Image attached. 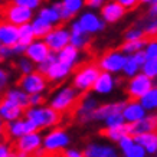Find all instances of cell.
<instances>
[{
    "label": "cell",
    "instance_id": "obj_1",
    "mask_svg": "<svg viewBox=\"0 0 157 157\" xmlns=\"http://www.w3.org/2000/svg\"><path fill=\"white\" fill-rule=\"evenodd\" d=\"M25 117L36 124V127L40 128H56V125L61 123L62 114L51 107V105H42L28 108L25 111Z\"/></svg>",
    "mask_w": 157,
    "mask_h": 157
},
{
    "label": "cell",
    "instance_id": "obj_2",
    "mask_svg": "<svg viewBox=\"0 0 157 157\" xmlns=\"http://www.w3.org/2000/svg\"><path fill=\"white\" fill-rule=\"evenodd\" d=\"M79 100H81L79 91L75 90L72 85H67L59 88L55 94H52L49 100V105L59 114H65L68 111H71L74 107H76Z\"/></svg>",
    "mask_w": 157,
    "mask_h": 157
},
{
    "label": "cell",
    "instance_id": "obj_3",
    "mask_svg": "<svg viewBox=\"0 0 157 157\" xmlns=\"http://www.w3.org/2000/svg\"><path fill=\"white\" fill-rule=\"evenodd\" d=\"M101 75V69L97 63H85L75 71L72 86L79 92H88L94 88L98 76Z\"/></svg>",
    "mask_w": 157,
    "mask_h": 157
},
{
    "label": "cell",
    "instance_id": "obj_4",
    "mask_svg": "<svg viewBox=\"0 0 157 157\" xmlns=\"http://www.w3.org/2000/svg\"><path fill=\"white\" fill-rule=\"evenodd\" d=\"M71 143V137L69 134L63 128H52L46 136L43 137L42 148L45 150L46 154H56L58 151H65L67 147Z\"/></svg>",
    "mask_w": 157,
    "mask_h": 157
},
{
    "label": "cell",
    "instance_id": "obj_5",
    "mask_svg": "<svg viewBox=\"0 0 157 157\" xmlns=\"http://www.w3.org/2000/svg\"><path fill=\"white\" fill-rule=\"evenodd\" d=\"M2 16H3L5 22H9V23L14 25L17 28H20V26H23L26 23H30L35 17L32 10L22 7L19 5H14L13 2L2 7Z\"/></svg>",
    "mask_w": 157,
    "mask_h": 157
},
{
    "label": "cell",
    "instance_id": "obj_6",
    "mask_svg": "<svg viewBox=\"0 0 157 157\" xmlns=\"http://www.w3.org/2000/svg\"><path fill=\"white\" fill-rule=\"evenodd\" d=\"M125 62H127V55H124L118 49H113V51L105 52L100 58V61L97 62V65L100 67L101 72H107V74L114 75V74L123 72Z\"/></svg>",
    "mask_w": 157,
    "mask_h": 157
},
{
    "label": "cell",
    "instance_id": "obj_7",
    "mask_svg": "<svg viewBox=\"0 0 157 157\" xmlns=\"http://www.w3.org/2000/svg\"><path fill=\"white\" fill-rule=\"evenodd\" d=\"M153 90V79L148 78L147 75H144L143 72L131 78L127 84V94H128V101L133 102H140L147 92Z\"/></svg>",
    "mask_w": 157,
    "mask_h": 157
},
{
    "label": "cell",
    "instance_id": "obj_8",
    "mask_svg": "<svg viewBox=\"0 0 157 157\" xmlns=\"http://www.w3.org/2000/svg\"><path fill=\"white\" fill-rule=\"evenodd\" d=\"M48 82L49 81L46 79V76L35 71L30 75L20 76V79L17 81V86L20 90H23L28 95H36V94H43L46 91Z\"/></svg>",
    "mask_w": 157,
    "mask_h": 157
},
{
    "label": "cell",
    "instance_id": "obj_9",
    "mask_svg": "<svg viewBox=\"0 0 157 157\" xmlns=\"http://www.w3.org/2000/svg\"><path fill=\"white\" fill-rule=\"evenodd\" d=\"M100 108V102L92 94H85L81 97L75 108V117L81 124H86L94 121V114Z\"/></svg>",
    "mask_w": 157,
    "mask_h": 157
},
{
    "label": "cell",
    "instance_id": "obj_10",
    "mask_svg": "<svg viewBox=\"0 0 157 157\" xmlns=\"http://www.w3.org/2000/svg\"><path fill=\"white\" fill-rule=\"evenodd\" d=\"M43 40L49 46L51 52L59 53L63 48H67L68 45H71V32L63 25H59V26H55L52 29V32Z\"/></svg>",
    "mask_w": 157,
    "mask_h": 157
},
{
    "label": "cell",
    "instance_id": "obj_11",
    "mask_svg": "<svg viewBox=\"0 0 157 157\" xmlns=\"http://www.w3.org/2000/svg\"><path fill=\"white\" fill-rule=\"evenodd\" d=\"M39 131V128L36 127V124L33 121L28 120L26 117L20 120H16L13 123H7L5 127V134L12 140H19L20 137H23L26 134H32Z\"/></svg>",
    "mask_w": 157,
    "mask_h": 157
},
{
    "label": "cell",
    "instance_id": "obj_12",
    "mask_svg": "<svg viewBox=\"0 0 157 157\" xmlns=\"http://www.w3.org/2000/svg\"><path fill=\"white\" fill-rule=\"evenodd\" d=\"M42 144H43V137L42 134L36 131V133H32V134H26L23 137H20L16 143H14V150H19V151H23L29 156L33 157L36 153L42 148Z\"/></svg>",
    "mask_w": 157,
    "mask_h": 157
},
{
    "label": "cell",
    "instance_id": "obj_13",
    "mask_svg": "<svg viewBox=\"0 0 157 157\" xmlns=\"http://www.w3.org/2000/svg\"><path fill=\"white\" fill-rule=\"evenodd\" d=\"M76 20L84 29V32H86L88 35H94L105 28V22L102 20V17H100L94 12H82Z\"/></svg>",
    "mask_w": 157,
    "mask_h": 157
},
{
    "label": "cell",
    "instance_id": "obj_14",
    "mask_svg": "<svg viewBox=\"0 0 157 157\" xmlns=\"http://www.w3.org/2000/svg\"><path fill=\"white\" fill-rule=\"evenodd\" d=\"M49 55H51V49L45 43L43 39H36L33 43H30L28 48H26V53H25V56L28 58V59H30L35 65L42 63Z\"/></svg>",
    "mask_w": 157,
    "mask_h": 157
},
{
    "label": "cell",
    "instance_id": "obj_15",
    "mask_svg": "<svg viewBox=\"0 0 157 157\" xmlns=\"http://www.w3.org/2000/svg\"><path fill=\"white\" fill-rule=\"evenodd\" d=\"M69 32H71V45L78 51L85 49L91 43V35L84 32L81 25L78 23V20H72L69 25Z\"/></svg>",
    "mask_w": 157,
    "mask_h": 157
},
{
    "label": "cell",
    "instance_id": "obj_16",
    "mask_svg": "<svg viewBox=\"0 0 157 157\" xmlns=\"http://www.w3.org/2000/svg\"><path fill=\"white\" fill-rule=\"evenodd\" d=\"M0 42L2 46L13 48L19 43V28L14 25L2 20L0 22Z\"/></svg>",
    "mask_w": 157,
    "mask_h": 157
},
{
    "label": "cell",
    "instance_id": "obj_17",
    "mask_svg": "<svg viewBox=\"0 0 157 157\" xmlns=\"http://www.w3.org/2000/svg\"><path fill=\"white\" fill-rule=\"evenodd\" d=\"M23 114H25V109H22L20 107L13 104V102H10L6 98L2 100V102H0V118L3 120L6 124L23 118Z\"/></svg>",
    "mask_w": 157,
    "mask_h": 157
},
{
    "label": "cell",
    "instance_id": "obj_18",
    "mask_svg": "<svg viewBox=\"0 0 157 157\" xmlns=\"http://www.w3.org/2000/svg\"><path fill=\"white\" fill-rule=\"evenodd\" d=\"M127 10L120 5V2H108L101 9V17L105 23H115L120 19H123Z\"/></svg>",
    "mask_w": 157,
    "mask_h": 157
},
{
    "label": "cell",
    "instance_id": "obj_19",
    "mask_svg": "<svg viewBox=\"0 0 157 157\" xmlns=\"http://www.w3.org/2000/svg\"><path fill=\"white\" fill-rule=\"evenodd\" d=\"M127 105V101H118V102H108V104L100 105V108L94 114V121H105L111 115L123 114L124 108Z\"/></svg>",
    "mask_w": 157,
    "mask_h": 157
},
{
    "label": "cell",
    "instance_id": "obj_20",
    "mask_svg": "<svg viewBox=\"0 0 157 157\" xmlns=\"http://www.w3.org/2000/svg\"><path fill=\"white\" fill-rule=\"evenodd\" d=\"M85 157H118V151L114 146L109 144H100V143H90L86 144Z\"/></svg>",
    "mask_w": 157,
    "mask_h": 157
},
{
    "label": "cell",
    "instance_id": "obj_21",
    "mask_svg": "<svg viewBox=\"0 0 157 157\" xmlns=\"http://www.w3.org/2000/svg\"><path fill=\"white\" fill-rule=\"evenodd\" d=\"M131 125V136H140V134H147V133H157V115H146L141 121Z\"/></svg>",
    "mask_w": 157,
    "mask_h": 157
},
{
    "label": "cell",
    "instance_id": "obj_22",
    "mask_svg": "<svg viewBox=\"0 0 157 157\" xmlns=\"http://www.w3.org/2000/svg\"><path fill=\"white\" fill-rule=\"evenodd\" d=\"M123 117L127 124L138 123L146 117V109L140 102H133V101H127V105L123 111Z\"/></svg>",
    "mask_w": 157,
    "mask_h": 157
},
{
    "label": "cell",
    "instance_id": "obj_23",
    "mask_svg": "<svg viewBox=\"0 0 157 157\" xmlns=\"http://www.w3.org/2000/svg\"><path fill=\"white\" fill-rule=\"evenodd\" d=\"M72 69H74V67H71V65H67V63H63V62L56 61L52 67H51V69L46 72L45 76H46V79H48L49 82H61L69 76Z\"/></svg>",
    "mask_w": 157,
    "mask_h": 157
},
{
    "label": "cell",
    "instance_id": "obj_24",
    "mask_svg": "<svg viewBox=\"0 0 157 157\" xmlns=\"http://www.w3.org/2000/svg\"><path fill=\"white\" fill-rule=\"evenodd\" d=\"M115 84H118V78L115 79L114 75L107 74V72H101V75L98 76V79H97L92 91H94L95 94L105 95V94H109L111 91L114 90Z\"/></svg>",
    "mask_w": 157,
    "mask_h": 157
},
{
    "label": "cell",
    "instance_id": "obj_25",
    "mask_svg": "<svg viewBox=\"0 0 157 157\" xmlns=\"http://www.w3.org/2000/svg\"><path fill=\"white\" fill-rule=\"evenodd\" d=\"M29 97H30V95H28L23 90H20L19 86L9 88V90L3 94V98L9 100L10 102L16 104L17 107H20L22 109H25V111L30 107V105H29Z\"/></svg>",
    "mask_w": 157,
    "mask_h": 157
},
{
    "label": "cell",
    "instance_id": "obj_26",
    "mask_svg": "<svg viewBox=\"0 0 157 157\" xmlns=\"http://www.w3.org/2000/svg\"><path fill=\"white\" fill-rule=\"evenodd\" d=\"M133 138L134 143L140 144L146 150V153H148V154H156L157 153V133L140 134V136H136Z\"/></svg>",
    "mask_w": 157,
    "mask_h": 157
},
{
    "label": "cell",
    "instance_id": "obj_27",
    "mask_svg": "<svg viewBox=\"0 0 157 157\" xmlns=\"http://www.w3.org/2000/svg\"><path fill=\"white\" fill-rule=\"evenodd\" d=\"M102 136H105L111 141L118 143L123 137L131 136V125L125 123L123 125H120V127H114V128H104L102 130Z\"/></svg>",
    "mask_w": 157,
    "mask_h": 157
},
{
    "label": "cell",
    "instance_id": "obj_28",
    "mask_svg": "<svg viewBox=\"0 0 157 157\" xmlns=\"http://www.w3.org/2000/svg\"><path fill=\"white\" fill-rule=\"evenodd\" d=\"M30 25H32V28H33L36 39H45L52 32V29L55 28V26H52L51 23H48L46 20H43L42 17H39V16H35L33 20L30 22Z\"/></svg>",
    "mask_w": 157,
    "mask_h": 157
},
{
    "label": "cell",
    "instance_id": "obj_29",
    "mask_svg": "<svg viewBox=\"0 0 157 157\" xmlns=\"http://www.w3.org/2000/svg\"><path fill=\"white\" fill-rule=\"evenodd\" d=\"M36 16L42 17L43 20H46V22H48V23H51L52 26H59V23L62 22L61 16H59V12H58L56 7H55L53 5L43 6V7H40Z\"/></svg>",
    "mask_w": 157,
    "mask_h": 157
},
{
    "label": "cell",
    "instance_id": "obj_30",
    "mask_svg": "<svg viewBox=\"0 0 157 157\" xmlns=\"http://www.w3.org/2000/svg\"><path fill=\"white\" fill-rule=\"evenodd\" d=\"M58 55V61L59 62H63L67 65H71V67L75 68L76 62L79 59V51L76 48H74L72 45H68L67 48H63Z\"/></svg>",
    "mask_w": 157,
    "mask_h": 157
},
{
    "label": "cell",
    "instance_id": "obj_31",
    "mask_svg": "<svg viewBox=\"0 0 157 157\" xmlns=\"http://www.w3.org/2000/svg\"><path fill=\"white\" fill-rule=\"evenodd\" d=\"M146 46H147V42L144 39H141V40H131V42H124L118 48V51H121L124 55L130 56V55H134V53L144 51Z\"/></svg>",
    "mask_w": 157,
    "mask_h": 157
},
{
    "label": "cell",
    "instance_id": "obj_32",
    "mask_svg": "<svg viewBox=\"0 0 157 157\" xmlns=\"http://www.w3.org/2000/svg\"><path fill=\"white\" fill-rule=\"evenodd\" d=\"M36 40V36H35L33 28L30 23H26L23 26L19 28V43H22L23 46L28 48L30 43H33Z\"/></svg>",
    "mask_w": 157,
    "mask_h": 157
},
{
    "label": "cell",
    "instance_id": "obj_33",
    "mask_svg": "<svg viewBox=\"0 0 157 157\" xmlns=\"http://www.w3.org/2000/svg\"><path fill=\"white\" fill-rule=\"evenodd\" d=\"M16 68H17L19 74H22V76L30 75V74H33V72L36 71V65H35L30 59H28L26 56H22V58L17 59V62H16Z\"/></svg>",
    "mask_w": 157,
    "mask_h": 157
},
{
    "label": "cell",
    "instance_id": "obj_34",
    "mask_svg": "<svg viewBox=\"0 0 157 157\" xmlns=\"http://www.w3.org/2000/svg\"><path fill=\"white\" fill-rule=\"evenodd\" d=\"M140 104L143 105V108L146 111H154L157 109V88H153L150 92H147L146 95L141 98Z\"/></svg>",
    "mask_w": 157,
    "mask_h": 157
},
{
    "label": "cell",
    "instance_id": "obj_35",
    "mask_svg": "<svg viewBox=\"0 0 157 157\" xmlns=\"http://www.w3.org/2000/svg\"><path fill=\"white\" fill-rule=\"evenodd\" d=\"M140 69H141V67L136 62V59L133 58V55L127 56V62H125V67H124V69H123L124 76H127V78L131 79V78H134L136 75L140 74V72H138Z\"/></svg>",
    "mask_w": 157,
    "mask_h": 157
},
{
    "label": "cell",
    "instance_id": "obj_36",
    "mask_svg": "<svg viewBox=\"0 0 157 157\" xmlns=\"http://www.w3.org/2000/svg\"><path fill=\"white\" fill-rule=\"evenodd\" d=\"M124 39L125 42H131V40H141L144 39V30L140 25H133L131 28H128L124 33Z\"/></svg>",
    "mask_w": 157,
    "mask_h": 157
},
{
    "label": "cell",
    "instance_id": "obj_37",
    "mask_svg": "<svg viewBox=\"0 0 157 157\" xmlns=\"http://www.w3.org/2000/svg\"><path fill=\"white\" fill-rule=\"evenodd\" d=\"M62 5L65 6V9H67L72 16H75V14H78L81 12V9L84 7V5H85V2H84V0H63Z\"/></svg>",
    "mask_w": 157,
    "mask_h": 157
},
{
    "label": "cell",
    "instance_id": "obj_38",
    "mask_svg": "<svg viewBox=\"0 0 157 157\" xmlns=\"http://www.w3.org/2000/svg\"><path fill=\"white\" fill-rule=\"evenodd\" d=\"M56 61H58V55H56V53H53V52H51V55H49V56L46 58L42 63L36 65V71L40 72L42 75H46V72L51 69V67H52Z\"/></svg>",
    "mask_w": 157,
    "mask_h": 157
},
{
    "label": "cell",
    "instance_id": "obj_39",
    "mask_svg": "<svg viewBox=\"0 0 157 157\" xmlns=\"http://www.w3.org/2000/svg\"><path fill=\"white\" fill-rule=\"evenodd\" d=\"M141 72L151 79L157 78V61H147L141 68Z\"/></svg>",
    "mask_w": 157,
    "mask_h": 157
},
{
    "label": "cell",
    "instance_id": "obj_40",
    "mask_svg": "<svg viewBox=\"0 0 157 157\" xmlns=\"http://www.w3.org/2000/svg\"><path fill=\"white\" fill-rule=\"evenodd\" d=\"M104 123H105V128H114V127H120V125L125 124V120H124L123 114H115L111 115L109 118H107Z\"/></svg>",
    "mask_w": 157,
    "mask_h": 157
},
{
    "label": "cell",
    "instance_id": "obj_41",
    "mask_svg": "<svg viewBox=\"0 0 157 157\" xmlns=\"http://www.w3.org/2000/svg\"><path fill=\"white\" fill-rule=\"evenodd\" d=\"M10 82V72L6 69V68L0 67V94L2 92H6V91L9 90L7 85H9Z\"/></svg>",
    "mask_w": 157,
    "mask_h": 157
},
{
    "label": "cell",
    "instance_id": "obj_42",
    "mask_svg": "<svg viewBox=\"0 0 157 157\" xmlns=\"http://www.w3.org/2000/svg\"><path fill=\"white\" fill-rule=\"evenodd\" d=\"M134 144L136 143H134L133 136H125V137H123L118 141V147H120V150L125 154V153H128L130 150H131V147H133Z\"/></svg>",
    "mask_w": 157,
    "mask_h": 157
},
{
    "label": "cell",
    "instance_id": "obj_43",
    "mask_svg": "<svg viewBox=\"0 0 157 157\" xmlns=\"http://www.w3.org/2000/svg\"><path fill=\"white\" fill-rule=\"evenodd\" d=\"M14 5H19L22 7H26V9L32 10L33 12L35 9H40V0H14Z\"/></svg>",
    "mask_w": 157,
    "mask_h": 157
},
{
    "label": "cell",
    "instance_id": "obj_44",
    "mask_svg": "<svg viewBox=\"0 0 157 157\" xmlns=\"http://www.w3.org/2000/svg\"><path fill=\"white\" fill-rule=\"evenodd\" d=\"M147 61H157V42H150L144 49Z\"/></svg>",
    "mask_w": 157,
    "mask_h": 157
},
{
    "label": "cell",
    "instance_id": "obj_45",
    "mask_svg": "<svg viewBox=\"0 0 157 157\" xmlns=\"http://www.w3.org/2000/svg\"><path fill=\"white\" fill-rule=\"evenodd\" d=\"M53 6L56 7V10L59 12V16H61V20L62 22H68V20H71L74 16H72L67 9H65V6L62 5V2H56V3H53Z\"/></svg>",
    "mask_w": 157,
    "mask_h": 157
},
{
    "label": "cell",
    "instance_id": "obj_46",
    "mask_svg": "<svg viewBox=\"0 0 157 157\" xmlns=\"http://www.w3.org/2000/svg\"><path fill=\"white\" fill-rule=\"evenodd\" d=\"M14 147L7 141H0V157H13Z\"/></svg>",
    "mask_w": 157,
    "mask_h": 157
},
{
    "label": "cell",
    "instance_id": "obj_47",
    "mask_svg": "<svg viewBox=\"0 0 157 157\" xmlns=\"http://www.w3.org/2000/svg\"><path fill=\"white\" fill-rule=\"evenodd\" d=\"M146 154H147L146 150L140 144H134L133 147H131V150L124 154V157H146Z\"/></svg>",
    "mask_w": 157,
    "mask_h": 157
},
{
    "label": "cell",
    "instance_id": "obj_48",
    "mask_svg": "<svg viewBox=\"0 0 157 157\" xmlns=\"http://www.w3.org/2000/svg\"><path fill=\"white\" fill-rule=\"evenodd\" d=\"M29 105L35 108V107H42L43 105V95L42 94H36V95H30L29 97ZM29 107V108H30Z\"/></svg>",
    "mask_w": 157,
    "mask_h": 157
},
{
    "label": "cell",
    "instance_id": "obj_49",
    "mask_svg": "<svg viewBox=\"0 0 157 157\" xmlns=\"http://www.w3.org/2000/svg\"><path fill=\"white\" fill-rule=\"evenodd\" d=\"M62 157H85V153L79 148H67L62 153Z\"/></svg>",
    "mask_w": 157,
    "mask_h": 157
},
{
    "label": "cell",
    "instance_id": "obj_50",
    "mask_svg": "<svg viewBox=\"0 0 157 157\" xmlns=\"http://www.w3.org/2000/svg\"><path fill=\"white\" fill-rule=\"evenodd\" d=\"M120 5L123 6L125 10H133L140 5V2H136V0H120Z\"/></svg>",
    "mask_w": 157,
    "mask_h": 157
},
{
    "label": "cell",
    "instance_id": "obj_51",
    "mask_svg": "<svg viewBox=\"0 0 157 157\" xmlns=\"http://www.w3.org/2000/svg\"><path fill=\"white\" fill-rule=\"evenodd\" d=\"M85 5L90 7V9H102V6L105 5L102 0H88L85 2Z\"/></svg>",
    "mask_w": 157,
    "mask_h": 157
},
{
    "label": "cell",
    "instance_id": "obj_52",
    "mask_svg": "<svg viewBox=\"0 0 157 157\" xmlns=\"http://www.w3.org/2000/svg\"><path fill=\"white\" fill-rule=\"evenodd\" d=\"M12 51H13V55L20 56V55H25V53H26V46H23L22 43H17V45H14L13 48H12Z\"/></svg>",
    "mask_w": 157,
    "mask_h": 157
},
{
    "label": "cell",
    "instance_id": "obj_53",
    "mask_svg": "<svg viewBox=\"0 0 157 157\" xmlns=\"http://www.w3.org/2000/svg\"><path fill=\"white\" fill-rule=\"evenodd\" d=\"M0 55H2L3 59H7V58H10V56H14L12 48H7V46H2V48H0Z\"/></svg>",
    "mask_w": 157,
    "mask_h": 157
},
{
    "label": "cell",
    "instance_id": "obj_54",
    "mask_svg": "<svg viewBox=\"0 0 157 157\" xmlns=\"http://www.w3.org/2000/svg\"><path fill=\"white\" fill-rule=\"evenodd\" d=\"M13 157H32V156H29V154H26L23 151H19V150H14Z\"/></svg>",
    "mask_w": 157,
    "mask_h": 157
},
{
    "label": "cell",
    "instance_id": "obj_55",
    "mask_svg": "<svg viewBox=\"0 0 157 157\" xmlns=\"http://www.w3.org/2000/svg\"><path fill=\"white\" fill-rule=\"evenodd\" d=\"M5 127H6V123L0 118V138L3 137V134H5Z\"/></svg>",
    "mask_w": 157,
    "mask_h": 157
},
{
    "label": "cell",
    "instance_id": "obj_56",
    "mask_svg": "<svg viewBox=\"0 0 157 157\" xmlns=\"http://www.w3.org/2000/svg\"><path fill=\"white\" fill-rule=\"evenodd\" d=\"M42 157H53V156H51V154H45V156H42Z\"/></svg>",
    "mask_w": 157,
    "mask_h": 157
},
{
    "label": "cell",
    "instance_id": "obj_57",
    "mask_svg": "<svg viewBox=\"0 0 157 157\" xmlns=\"http://www.w3.org/2000/svg\"><path fill=\"white\" fill-rule=\"evenodd\" d=\"M2 61H5V59H3V58H2V55H0V62H2Z\"/></svg>",
    "mask_w": 157,
    "mask_h": 157
},
{
    "label": "cell",
    "instance_id": "obj_58",
    "mask_svg": "<svg viewBox=\"0 0 157 157\" xmlns=\"http://www.w3.org/2000/svg\"><path fill=\"white\" fill-rule=\"evenodd\" d=\"M2 100H3V97H2V95H0V102H2Z\"/></svg>",
    "mask_w": 157,
    "mask_h": 157
},
{
    "label": "cell",
    "instance_id": "obj_59",
    "mask_svg": "<svg viewBox=\"0 0 157 157\" xmlns=\"http://www.w3.org/2000/svg\"><path fill=\"white\" fill-rule=\"evenodd\" d=\"M0 48H2V42H0Z\"/></svg>",
    "mask_w": 157,
    "mask_h": 157
},
{
    "label": "cell",
    "instance_id": "obj_60",
    "mask_svg": "<svg viewBox=\"0 0 157 157\" xmlns=\"http://www.w3.org/2000/svg\"><path fill=\"white\" fill-rule=\"evenodd\" d=\"M156 157H157V153H156Z\"/></svg>",
    "mask_w": 157,
    "mask_h": 157
}]
</instances>
